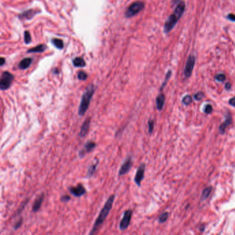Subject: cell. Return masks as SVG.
<instances>
[{
	"label": "cell",
	"instance_id": "1",
	"mask_svg": "<svg viewBox=\"0 0 235 235\" xmlns=\"http://www.w3.org/2000/svg\"><path fill=\"white\" fill-rule=\"evenodd\" d=\"M186 9V3L184 1H179L177 6L175 8L174 12L172 15H170L165 22L163 26V31L165 33H168L174 28L176 26L178 21H179L181 16L184 13Z\"/></svg>",
	"mask_w": 235,
	"mask_h": 235
},
{
	"label": "cell",
	"instance_id": "2",
	"mask_svg": "<svg viewBox=\"0 0 235 235\" xmlns=\"http://www.w3.org/2000/svg\"><path fill=\"white\" fill-rule=\"evenodd\" d=\"M115 195H112L108 197V200L106 201V204H104L103 208L101 209V212L99 213V216H97V219H96L95 222L94 223V225H93L92 230H91V231L90 232L89 234H95V232L99 230V228L101 226V225L103 224L105 220H106V219L107 218V216H108L109 213H110V211L111 210L114 201H115Z\"/></svg>",
	"mask_w": 235,
	"mask_h": 235
},
{
	"label": "cell",
	"instance_id": "3",
	"mask_svg": "<svg viewBox=\"0 0 235 235\" xmlns=\"http://www.w3.org/2000/svg\"><path fill=\"white\" fill-rule=\"evenodd\" d=\"M95 91V87L93 84L88 86V88H86L85 92L84 93L83 95L81 97V102L79 106L78 110V115L80 117H82L85 115L86 111L90 106V101L92 100L93 96L94 95Z\"/></svg>",
	"mask_w": 235,
	"mask_h": 235
},
{
	"label": "cell",
	"instance_id": "4",
	"mask_svg": "<svg viewBox=\"0 0 235 235\" xmlns=\"http://www.w3.org/2000/svg\"><path fill=\"white\" fill-rule=\"evenodd\" d=\"M145 7V4L143 1H134L132 4L130 5L128 8L126 9L125 12V17L130 18L133 17V16L138 14L143 10Z\"/></svg>",
	"mask_w": 235,
	"mask_h": 235
},
{
	"label": "cell",
	"instance_id": "5",
	"mask_svg": "<svg viewBox=\"0 0 235 235\" xmlns=\"http://www.w3.org/2000/svg\"><path fill=\"white\" fill-rule=\"evenodd\" d=\"M13 80H14V75L8 71L2 72L1 79H0V89L1 90H6L10 87Z\"/></svg>",
	"mask_w": 235,
	"mask_h": 235
},
{
	"label": "cell",
	"instance_id": "6",
	"mask_svg": "<svg viewBox=\"0 0 235 235\" xmlns=\"http://www.w3.org/2000/svg\"><path fill=\"white\" fill-rule=\"evenodd\" d=\"M195 56L193 55V54H190V55L188 57V59H187L184 71V76L186 77V78L188 79L191 76L192 72V70L195 65Z\"/></svg>",
	"mask_w": 235,
	"mask_h": 235
},
{
	"label": "cell",
	"instance_id": "7",
	"mask_svg": "<svg viewBox=\"0 0 235 235\" xmlns=\"http://www.w3.org/2000/svg\"><path fill=\"white\" fill-rule=\"evenodd\" d=\"M132 215V211L131 210H126L124 212V216H123L122 219L121 220L119 223V229L121 230H125L128 228L131 221Z\"/></svg>",
	"mask_w": 235,
	"mask_h": 235
},
{
	"label": "cell",
	"instance_id": "8",
	"mask_svg": "<svg viewBox=\"0 0 235 235\" xmlns=\"http://www.w3.org/2000/svg\"><path fill=\"white\" fill-rule=\"evenodd\" d=\"M96 147V143L95 141H88L87 142L85 143L84 148H82L81 150H79V158H83V157H85V155L87 153H90L93 151V150L95 149Z\"/></svg>",
	"mask_w": 235,
	"mask_h": 235
},
{
	"label": "cell",
	"instance_id": "9",
	"mask_svg": "<svg viewBox=\"0 0 235 235\" xmlns=\"http://www.w3.org/2000/svg\"><path fill=\"white\" fill-rule=\"evenodd\" d=\"M145 170V163H141L140 166V167L138 168L137 170L135 177H134V181L137 184V186H141V181H143V178H144Z\"/></svg>",
	"mask_w": 235,
	"mask_h": 235
},
{
	"label": "cell",
	"instance_id": "10",
	"mask_svg": "<svg viewBox=\"0 0 235 235\" xmlns=\"http://www.w3.org/2000/svg\"><path fill=\"white\" fill-rule=\"evenodd\" d=\"M132 166V157L129 156L127 157L125 161L123 163L122 166H121L119 171V176H122V175L127 174V173L131 170Z\"/></svg>",
	"mask_w": 235,
	"mask_h": 235
},
{
	"label": "cell",
	"instance_id": "11",
	"mask_svg": "<svg viewBox=\"0 0 235 235\" xmlns=\"http://www.w3.org/2000/svg\"><path fill=\"white\" fill-rule=\"evenodd\" d=\"M70 192L72 194V195L75 196V197H80L84 195H85L86 192V188H84V186L81 184H79L77 186L73 187L71 186L68 188Z\"/></svg>",
	"mask_w": 235,
	"mask_h": 235
},
{
	"label": "cell",
	"instance_id": "12",
	"mask_svg": "<svg viewBox=\"0 0 235 235\" xmlns=\"http://www.w3.org/2000/svg\"><path fill=\"white\" fill-rule=\"evenodd\" d=\"M90 122H91L90 117L87 118L84 122L83 124H82L81 127L80 132H79V135L81 138L85 137L87 135V134L88 133V132H89V129H90Z\"/></svg>",
	"mask_w": 235,
	"mask_h": 235
},
{
	"label": "cell",
	"instance_id": "13",
	"mask_svg": "<svg viewBox=\"0 0 235 235\" xmlns=\"http://www.w3.org/2000/svg\"><path fill=\"white\" fill-rule=\"evenodd\" d=\"M45 198V194L44 192L41 193L38 197L36 198V199L35 200V202L33 205V207H32V211L33 213H37V212L40 209L41 206L43 204V201H44V199Z\"/></svg>",
	"mask_w": 235,
	"mask_h": 235
},
{
	"label": "cell",
	"instance_id": "14",
	"mask_svg": "<svg viewBox=\"0 0 235 235\" xmlns=\"http://www.w3.org/2000/svg\"><path fill=\"white\" fill-rule=\"evenodd\" d=\"M232 123V117H231V115H230V112H228L227 115H226V117H225V122L223 123V124H221V125H220L219 127V132L220 134H223L225 133V129L227 128L229 126V125L231 124Z\"/></svg>",
	"mask_w": 235,
	"mask_h": 235
},
{
	"label": "cell",
	"instance_id": "15",
	"mask_svg": "<svg viewBox=\"0 0 235 235\" xmlns=\"http://www.w3.org/2000/svg\"><path fill=\"white\" fill-rule=\"evenodd\" d=\"M99 160L97 158H96L95 160L93 161L92 164L89 166L88 168V171H87V177L88 178L92 177L93 175H94L95 172H96V170H97V166H98V165H99Z\"/></svg>",
	"mask_w": 235,
	"mask_h": 235
},
{
	"label": "cell",
	"instance_id": "16",
	"mask_svg": "<svg viewBox=\"0 0 235 235\" xmlns=\"http://www.w3.org/2000/svg\"><path fill=\"white\" fill-rule=\"evenodd\" d=\"M38 13H39L38 11H35V10L31 9V10H28L23 12L21 15H19V18L22 20H24V19L29 20L32 19V18H33L35 15H37Z\"/></svg>",
	"mask_w": 235,
	"mask_h": 235
},
{
	"label": "cell",
	"instance_id": "17",
	"mask_svg": "<svg viewBox=\"0 0 235 235\" xmlns=\"http://www.w3.org/2000/svg\"><path fill=\"white\" fill-rule=\"evenodd\" d=\"M165 95L163 93H161L156 98V104L157 108L159 110H161L163 108L164 103H165Z\"/></svg>",
	"mask_w": 235,
	"mask_h": 235
},
{
	"label": "cell",
	"instance_id": "18",
	"mask_svg": "<svg viewBox=\"0 0 235 235\" xmlns=\"http://www.w3.org/2000/svg\"><path fill=\"white\" fill-rule=\"evenodd\" d=\"M31 63H32V59L30 57H26L23 59L22 60L20 61L19 65H18V67H19V69L21 70H26L30 67V66L31 65Z\"/></svg>",
	"mask_w": 235,
	"mask_h": 235
},
{
	"label": "cell",
	"instance_id": "19",
	"mask_svg": "<svg viewBox=\"0 0 235 235\" xmlns=\"http://www.w3.org/2000/svg\"><path fill=\"white\" fill-rule=\"evenodd\" d=\"M46 48L47 47L45 44H40L35 48L29 49L27 52H28V53H31V52H42L45 51V50Z\"/></svg>",
	"mask_w": 235,
	"mask_h": 235
},
{
	"label": "cell",
	"instance_id": "20",
	"mask_svg": "<svg viewBox=\"0 0 235 235\" xmlns=\"http://www.w3.org/2000/svg\"><path fill=\"white\" fill-rule=\"evenodd\" d=\"M51 42L54 47H56L57 48H58L59 50L63 49V47H64V44H63V40H60V39H57V38L52 39Z\"/></svg>",
	"mask_w": 235,
	"mask_h": 235
},
{
	"label": "cell",
	"instance_id": "21",
	"mask_svg": "<svg viewBox=\"0 0 235 235\" xmlns=\"http://www.w3.org/2000/svg\"><path fill=\"white\" fill-rule=\"evenodd\" d=\"M73 65L75 67H80L83 68L86 66V62L84 61V59L82 57H76L73 59L72 61Z\"/></svg>",
	"mask_w": 235,
	"mask_h": 235
},
{
	"label": "cell",
	"instance_id": "22",
	"mask_svg": "<svg viewBox=\"0 0 235 235\" xmlns=\"http://www.w3.org/2000/svg\"><path fill=\"white\" fill-rule=\"evenodd\" d=\"M212 190H213V188H212L211 186L210 187H207V188H205L204 191H203V192L201 194V201H204L207 199L208 197L210 195Z\"/></svg>",
	"mask_w": 235,
	"mask_h": 235
},
{
	"label": "cell",
	"instance_id": "23",
	"mask_svg": "<svg viewBox=\"0 0 235 235\" xmlns=\"http://www.w3.org/2000/svg\"><path fill=\"white\" fill-rule=\"evenodd\" d=\"M171 75H172V72H171V70H169V71H168L167 74H166V78H165V80L163 82V84H162L161 85V90H162L163 89V88L165 87V86L168 83V81L169 80L170 77H171Z\"/></svg>",
	"mask_w": 235,
	"mask_h": 235
},
{
	"label": "cell",
	"instance_id": "24",
	"mask_svg": "<svg viewBox=\"0 0 235 235\" xmlns=\"http://www.w3.org/2000/svg\"><path fill=\"white\" fill-rule=\"evenodd\" d=\"M77 77H78V79L79 80L85 81L88 78V75L84 71H79L78 72V75H77Z\"/></svg>",
	"mask_w": 235,
	"mask_h": 235
},
{
	"label": "cell",
	"instance_id": "25",
	"mask_svg": "<svg viewBox=\"0 0 235 235\" xmlns=\"http://www.w3.org/2000/svg\"><path fill=\"white\" fill-rule=\"evenodd\" d=\"M24 41L26 44H28L31 42V35L29 31H25L24 33Z\"/></svg>",
	"mask_w": 235,
	"mask_h": 235
},
{
	"label": "cell",
	"instance_id": "26",
	"mask_svg": "<svg viewBox=\"0 0 235 235\" xmlns=\"http://www.w3.org/2000/svg\"><path fill=\"white\" fill-rule=\"evenodd\" d=\"M148 132H149L150 134H152V132H153L154 127V122L153 120L150 119L148 122Z\"/></svg>",
	"mask_w": 235,
	"mask_h": 235
},
{
	"label": "cell",
	"instance_id": "27",
	"mask_svg": "<svg viewBox=\"0 0 235 235\" xmlns=\"http://www.w3.org/2000/svg\"><path fill=\"white\" fill-rule=\"evenodd\" d=\"M168 213H166H166H162L159 218V223H164L168 219Z\"/></svg>",
	"mask_w": 235,
	"mask_h": 235
},
{
	"label": "cell",
	"instance_id": "28",
	"mask_svg": "<svg viewBox=\"0 0 235 235\" xmlns=\"http://www.w3.org/2000/svg\"><path fill=\"white\" fill-rule=\"evenodd\" d=\"M182 102L185 104V105H189L190 104L191 102H192V97L190 95H186L185 97L183 98V100H182Z\"/></svg>",
	"mask_w": 235,
	"mask_h": 235
},
{
	"label": "cell",
	"instance_id": "29",
	"mask_svg": "<svg viewBox=\"0 0 235 235\" xmlns=\"http://www.w3.org/2000/svg\"><path fill=\"white\" fill-rule=\"evenodd\" d=\"M215 79L217 81L219 82H223L225 80V75L223 73H219L216 75Z\"/></svg>",
	"mask_w": 235,
	"mask_h": 235
},
{
	"label": "cell",
	"instance_id": "30",
	"mask_svg": "<svg viewBox=\"0 0 235 235\" xmlns=\"http://www.w3.org/2000/svg\"><path fill=\"white\" fill-rule=\"evenodd\" d=\"M204 97V93L203 92H198L194 95V98H195V99L197 100V101H200V100H201Z\"/></svg>",
	"mask_w": 235,
	"mask_h": 235
},
{
	"label": "cell",
	"instance_id": "31",
	"mask_svg": "<svg viewBox=\"0 0 235 235\" xmlns=\"http://www.w3.org/2000/svg\"><path fill=\"white\" fill-rule=\"evenodd\" d=\"M22 223H23V219L22 218H20L19 220H18L17 222L14 225V229L15 230H17L18 228H19L20 227L22 226Z\"/></svg>",
	"mask_w": 235,
	"mask_h": 235
},
{
	"label": "cell",
	"instance_id": "32",
	"mask_svg": "<svg viewBox=\"0 0 235 235\" xmlns=\"http://www.w3.org/2000/svg\"><path fill=\"white\" fill-rule=\"evenodd\" d=\"M212 111H213V106H212L210 104H207V106L205 107V110H204L205 113L210 114L212 113Z\"/></svg>",
	"mask_w": 235,
	"mask_h": 235
},
{
	"label": "cell",
	"instance_id": "33",
	"mask_svg": "<svg viewBox=\"0 0 235 235\" xmlns=\"http://www.w3.org/2000/svg\"><path fill=\"white\" fill-rule=\"evenodd\" d=\"M27 201H28V200H26V201H24V204H23V205H22V206L19 207V210H18L17 212V214H21L22 211L24 209V207L26 206V204H27V203H28V202H27Z\"/></svg>",
	"mask_w": 235,
	"mask_h": 235
},
{
	"label": "cell",
	"instance_id": "34",
	"mask_svg": "<svg viewBox=\"0 0 235 235\" xmlns=\"http://www.w3.org/2000/svg\"><path fill=\"white\" fill-rule=\"evenodd\" d=\"M226 18L230 20L231 22H235V15L232 14V13H230L227 15Z\"/></svg>",
	"mask_w": 235,
	"mask_h": 235
},
{
	"label": "cell",
	"instance_id": "35",
	"mask_svg": "<svg viewBox=\"0 0 235 235\" xmlns=\"http://www.w3.org/2000/svg\"><path fill=\"white\" fill-rule=\"evenodd\" d=\"M70 200V197L68 195H63L62 197H61V201L62 202H68V201Z\"/></svg>",
	"mask_w": 235,
	"mask_h": 235
},
{
	"label": "cell",
	"instance_id": "36",
	"mask_svg": "<svg viewBox=\"0 0 235 235\" xmlns=\"http://www.w3.org/2000/svg\"><path fill=\"white\" fill-rule=\"evenodd\" d=\"M229 104L235 107V97L231 98V99L229 100Z\"/></svg>",
	"mask_w": 235,
	"mask_h": 235
},
{
	"label": "cell",
	"instance_id": "37",
	"mask_svg": "<svg viewBox=\"0 0 235 235\" xmlns=\"http://www.w3.org/2000/svg\"><path fill=\"white\" fill-rule=\"evenodd\" d=\"M225 88L226 89V90H230V89L231 88V84H230V83H229V82H228V83L225 84Z\"/></svg>",
	"mask_w": 235,
	"mask_h": 235
},
{
	"label": "cell",
	"instance_id": "38",
	"mask_svg": "<svg viewBox=\"0 0 235 235\" xmlns=\"http://www.w3.org/2000/svg\"><path fill=\"white\" fill-rule=\"evenodd\" d=\"M172 1V4L173 6H175L176 4L179 3V1H181V0H171Z\"/></svg>",
	"mask_w": 235,
	"mask_h": 235
},
{
	"label": "cell",
	"instance_id": "39",
	"mask_svg": "<svg viewBox=\"0 0 235 235\" xmlns=\"http://www.w3.org/2000/svg\"><path fill=\"white\" fill-rule=\"evenodd\" d=\"M0 60H1V62H0V66H3L4 65V63H5V62H6L5 59H4V57H1Z\"/></svg>",
	"mask_w": 235,
	"mask_h": 235
}]
</instances>
